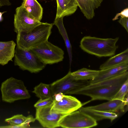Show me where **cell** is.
I'll use <instances>...</instances> for the list:
<instances>
[{
    "label": "cell",
    "instance_id": "3957f363",
    "mask_svg": "<svg viewBox=\"0 0 128 128\" xmlns=\"http://www.w3.org/2000/svg\"><path fill=\"white\" fill-rule=\"evenodd\" d=\"M2 100L9 103L30 98V96L23 82L13 77L2 82L0 87Z\"/></svg>",
    "mask_w": 128,
    "mask_h": 128
},
{
    "label": "cell",
    "instance_id": "4fadbf2b",
    "mask_svg": "<svg viewBox=\"0 0 128 128\" xmlns=\"http://www.w3.org/2000/svg\"><path fill=\"white\" fill-rule=\"evenodd\" d=\"M125 101L113 99L97 105L86 107L87 108L108 112L115 113L124 112V107L128 105Z\"/></svg>",
    "mask_w": 128,
    "mask_h": 128
},
{
    "label": "cell",
    "instance_id": "7a4b0ae2",
    "mask_svg": "<svg viewBox=\"0 0 128 128\" xmlns=\"http://www.w3.org/2000/svg\"><path fill=\"white\" fill-rule=\"evenodd\" d=\"M53 23H43L28 32L17 34L16 46L24 50H30L48 40Z\"/></svg>",
    "mask_w": 128,
    "mask_h": 128
},
{
    "label": "cell",
    "instance_id": "8fae6325",
    "mask_svg": "<svg viewBox=\"0 0 128 128\" xmlns=\"http://www.w3.org/2000/svg\"><path fill=\"white\" fill-rule=\"evenodd\" d=\"M52 105L36 108L35 118L44 127L54 128L60 126L59 121L63 115L51 112Z\"/></svg>",
    "mask_w": 128,
    "mask_h": 128
},
{
    "label": "cell",
    "instance_id": "277c9868",
    "mask_svg": "<svg viewBox=\"0 0 128 128\" xmlns=\"http://www.w3.org/2000/svg\"><path fill=\"white\" fill-rule=\"evenodd\" d=\"M14 65L23 70L36 73L44 69L46 64L31 50H24L16 46L14 56Z\"/></svg>",
    "mask_w": 128,
    "mask_h": 128
},
{
    "label": "cell",
    "instance_id": "ba28073f",
    "mask_svg": "<svg viewBox=\"0 0 128 128\" xmlns=\"http://www.w3.org/2000/svg\"><path fill=\"white\" fill-rule=\"evenodd\" d=\"M50 84L53 98L54 96L57 93L61 92L65 95L70 91L85 87L89 84L88 80L76 79L72 75L70 70L64 77Z\"/></svg>",
    "mask_w": 128,
    "mask_h": 128
},
{
    "label": "cell",
    "instance_id": "9a60e30c",
    "mask_svg": "<svg viewBox=\"0 0 128 128\" xmlns=\"http://www.w3.org/2000/svg\"><path fill=\"white\" fill-rule=\"evenodd\" d=\"M84 16L88 19H92L94 10L100 6L103 0H76Z\"/></svg>",
    "mask_w": 128,
    "mask_h": 128
},
{
    "label": "cell",
    "instance_id": "ac0fdd59",
    "mask_svg": "<svg viewBox=\"0 0 128 128\" xmlns=\"http://www.w3.org/2000/svg\"><path fill=\"white\" fill-rule=\"evenodd\" d=\"M78 110L89 115L96 121L104 119H108L112 122L118 116L115 113L107 112L86 107H82Z\"/></svg>",
    "mask_w": 128,
    "mask_h": 128
},
{
    "label": "cell",
    "instance_id": "4316f807",
    "mask_svg": "<svg viewBox=\"0 0 128 128\" xmlns=\"http://www.w3.org/2000/svg\"><path fill=\"white\" fill-rule=\"evenodd\" d=\"M118 22L125 28L127 32H128V17H121L118 21Z\"/></svg>",
    "mask_w": 128,
    "mask_h": 128
},
{
    "label": "cell",
    "instance_id": "d4e9b609",
    "mask_svg": "<svg viewBox=\"0 0 128 128\" xmlns=\"http://www.w3.org/2000/svg\"><path fill=\"white\" fill-rule=\"evenodd\" d=\"M26 120L24 122L21 124L17 126L10 125L1 126H0L1 128H27L30 127V124L32 122H34L36 120L32 115H29L27 117Z\"/></svg>",
    "mask_w": 128,
    "mask_h": 128
},
{
    "label": "cell",
    "instance_id": "5b68a950",
    "mask_svg": "<svg viewBox=\"0 0 128 128\" xmlns=\"http://www.w3.org/2000/svg\"><path fill=\"white\" fill-rule=\"evenodd\" d=\"M124 82L107 86L89 88H82L70 91L66 94H81L88 96L91 98L90 102L97 100H110L113 99Z\"/></svg>",
    "mask_w": 128,
    "mask_h": 128
},
{
    "label": "cell",
    "instance_id": "6da1fadb",
    "mask_svg": "<svg viewBox=\"0 0 128 128\" xmlns=\"http://www.w3.org/2000/svg\"><path fill=\"white\" fill-rule=\"evenodd\" d=\"M119 39L85 36L81 40L80 47L84 52L99 57L112 56L118 48L116 44Z\"/></svg>",
    "mask_w": 128,
    "mask_h": 128
},
{
    "label": "cell",
    "instance_id": "cb8c5ba5",
    "mask_svg": "<svg viewBox=\"0 0 128 128\" xmlns=\"http://www.w3.org/2000/svg\"><path fill=\"white\" fill-rule=\"evenodd\" d=\"M27 118V117L22 114H18L6 119L5 121L10 125L16 126L20 125L24 122Z\"/></svg>",
    "mask_w": 128,
    "mask_h": 128
},
{
    "label": "cell",
    "instance_id": "52a82bcc",
    "mask_svg": "<svg viewBox=\"0 0 128 128\" xmlns=\"http://www.w3.org/2000/svg\"><path fill=\"white\" fill-rule=\"evenodd\" d=\"M30 50L46 65L58 63L64 58V51L48 40Z\"/></svg>",
    "mask_w": 128,
    "mask_h": 128
},
{
    "label": "cell",
    "instance_id": "5bb4252c",
    "mask_svg": "<svg viewBox=\"0 0 128 128\" xmlns=\"http://www.w3.org/2000/svg\"><path fill=\"white\" fill-rule=\"evenodd\" d=\"M57 8L55 20L74 13L77 9L78 5L76 0H56Z\"/></svg>",
    "mask_w": 128,
    "mask_h": 128
},
{
    "label": "cell",
    "instance_id": "9c48e42d",
    "mask_svg": "<svg viewBox=\"0 0 128 128\" xmlns=\"http://www.w3.org/2000/svg\"><path fill=\"white\" fill-rule=\"evenodd\" d=\"M41 23L30 16L21 6L16 9L14 25V31L17 34L29 32Z\"/></svg>",
    "mask_w": 128,
    "mask_h": 128
},
{
    "label": "cell",
    "instance_id": "ffe728a7",
    "mask_svg": "<svg viewBox=\"0 0 128 128\" xmlns=\"http://www.w3.org/2000/svg\"><path fill=\"white\" fill-rule=\"evenodd\" d=\"M63 18L62 17L55 20L53 24L57 27L60 34L64 40L69 56L70 64V66L72 58V48L66 31L63 24Z\"/></svg>",
    "mask_w": 128,
    "mask_h": 128
},
{
    "label": "cell",
    "instance_id": "4dcf8cb0",
    "mask_svg": "<svg viewBox=\"0 0 128 128\" xmlns=\"http://www.w3.org/2000/svg\"><path fill=\"white\" fill-rule=\"evenodd\" d=\"M4 12H0V20H2V14Z\"/></svg>",
    "mask_w": 128,
    "mask_h": 128
},
{
    "label": "cell",
    "instance_id": "f1b7e54d",
    "mask_svg": "<svg viewBox=\"0 0 128 128\" xmlns=\"http://www.w3.org/2000/svg\"><path fill=\"white\" fill-rule=\"evenodd\" d=\"M64 94L60 92L54 94L53 97V100L58 102L61 101L62 99Z\"/></svg>",
    "mask_w": 128,
    "mask_h": 128
},
{
    "label": "cell",
    "instance_id": "484cf974",
    "mask_svg": "<svg viewBox=\"0 0 128 128\" xmlns=\"http://www.w3.org/2000/svg\"><path fill=\"white\" fill-rule=\"evenodd\" d=\"M54 101L52 98L42 99H40L38 100L34 105V106L36 108L40 107L51 106L52 105Z\"/></svg>",
    "mask_w": 128,
    "mask_h": 128
},
{
    "label": "cell",
    "instance_id": "83f0119b",
    "mask_svg": "<svg viewBox=\"0 0 128 128\" xmlns=\"http://www.w3.org/2000/svg\"><path fill=\"white\" fill-rule=\"evenodd\" d=\"M128 8L125 9L122 11L120 13L117 14L115 17L113 19V20H115L118 19L119 16L121 17H128Z\"/></svg>",
    "mask_w": 128,
    "mask_h": 128
},
{
    "label": "cell",
    "instance_id": "f546056e",
    "mask_svg": "<svg viewBox=\"0 0 128 128\" xmlns=\"http://www.w3.org/2000/svg\"><path fill=\"white\" fill-rule=\"evenodd\" d=\"M11 3L9 0H0V7L4 6H10Z\"/></svg>",
    "mask_w": 128,
    "mask_h": 128
},
{
    "label": "cell",
    "instance_id": "44dd1931",
    "mask_svg": "<svg viewBox=\"0 0 128 128\" xmlns=\"http://www.w3.org/2000/svg\"><path fill=\"white\" fill-rule=\"evenodd\" d=\"M99 70H93L83 68L73 72L71 74L77 80H92L98 75Z\"/></svg>",
    "mask_w": 128,
    "mask_h": 128
},
{
    "label": "cell",
    "instance_id": "603a6c76",
    "mask_svg": "<svg viewBox=\"0 0 128 128\" xmlns=\"http://www.w3.org/2000/svg\"><path fill=\"white\" fill-rule=\"evenodd\" d=\"M128 80L122 85L119 90L115 95L113 99H118L124 101L125 97L128 95Z\"/></svg>",
    "mask_w": 128,
    "mask_h": 128
},
{
    "label": "cell",
    "instance_id": "d6986e66",
    "mask_svg": "<svg viewBox=\"0 0 128 128\" xmlns=\"http://www.w3.org/2000/svg\"><path fill=\"white\" fill-rule=\"evenodd\" d=\"M128 61V48L121 52L110 58L101 64L100 69L104 70L121 64Z\"/></svg>",
    "mask_w": 128,
    "mask_h": 128
},
{
    "label": "cell",
    "instance_id": "2e32d148",
    "mask_svg": "<svg viewBox=\"0 0 128 128\" xmlns=\"http://www.w3.org/2000/svg\"><path fill=\"white\" fill-rule=\"evenodd\" d=\"M15 43L13 40L0 42V64L4 66L12 61L15 53Z\"/></svg>",
    "mask_w": 128,
    "mask_h": 128
},
{
    "label": "cell",
    "instance_id": "e0dca14e",
    "mask_svg": "<svg viewBox=\"0 0 128 128\" xmlns=\"http://www.w3.org/2000/svg\"><path fill=\"white\" fill-rule=\"evenodd\" d=\"M21 6L30 16L40 22L43 9L36 0H23Z\"/></svg>",
    "mask_w": 128,
    "mask_h": 128
},
{
    "label": "cell",
    "instance_id": "7c38bea8",
    "mask_svg": "<svg viewBox=\"0 0 128 128\" xmlns=\"http://www.w3.org/2000/svg\"><path fill=\"white\" fill-rule=\"evenodd\" d=\"M128 70V61L115 66L99 70L93 80H88L89 84L98 82L123 74Z\"/></svg>",
    "mask_w": 128,
    "mask_h": 128
},
{
    "label": "cell",
    "instance_id": "7402d4cb",
    "mask_svg": "<svg viewBox=\"0 0 128 128\" xmlns=\"http://www.w3.org/2000/svg\"><path fill=\"white\" fill-rule=\"evenodd\" d=\"M32 92L40 99L53 98L50 84L41 83L34 88Z\"/></svg>",
    "mask_w": 128,
    "mask_h": 128
},
{
    "label": "cell",
    "instance_id": "30bf717a",
    "mask_svg": "<svg viewBox=\"0 0 128 128\" xmlns=\"http://www.w3.org/2000/svg\"><path fill=\"white\" fill-rule=\"evenodd\" d=\"M82 106L80 102L75 97L64 94L61 101L54 100L50 111L52 113L66 115L78 110Z\"/></svg>",
    "mask_w": 128,
    "mask_h": 128
},
{
    "label": "cell",
    "instance_id": "8992f818",
    "mask_svg": "<svg viewBox=\"0 0 128 128\" xmlns=\"http://www.w3.org/2000/svg\"><path fill=\"white\" fill-rule=\"evenodd\" d=\"M58 123L60 126L66 128H90L98 125L92 118L79 110L63 115Z\"/></svg>",
    "mask_w": 128,
    "mask_h": 128
}]
</instances>
